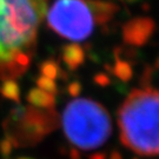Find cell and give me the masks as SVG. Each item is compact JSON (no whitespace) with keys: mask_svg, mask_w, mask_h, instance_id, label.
Returning a JSON list of instances; mask_svg holds the SVG:
<instances>
[{"mask_svg":"<svg viewBox=\"0 0 159 159\" xmlns=\"http://www.w3.org/2000/svg\"><path fill=\"white\" fill-rule=\"evenodd\" d=\"M46 13V0H0V79H16L27 70L16 61L34 45Z\"/></svg>","mask_w":159,"mask_h":159,"instance_id":"obj_1","label":"cell"},{"mask_svg":"<svg viewBox=\"0 0 159 159\" xmlns=\"http://www.w3.org/2000/svg\"><path fill=\"white\" fill-rule=\"evenodd\" d=\"M120 140L139 156H159V90H133L118 111Z\"/></svg>","mask_w":159,"mask_h":159,"instance_id":"obj_2","label":"cell"},{"mask_svg":"<svg viewBox=\"0 0 159 159\" xmlns=\"http://www.w3.org/2000/svg\"><path fill=\"white\" fill-rule=\"evenodd\" d=\"M61 123L70 143L84 151L102 146L112 133L111 117L106 108L89 98H77L68 102Z\"/></svg>","mask_w":159,"mask_h":159,"instance_id":"obj_3","label":"cell"},{"mask_svg":"<svg viewBox=\"0 0 159 159\" xmlns=\"http://www.w3.org/2000/svg\"><path fill=\"white\" fill-rule=\"evenodd\" d=\"M48 27L72 41L86 40L94 30V18L85 0H56L47 13Z\"/></svg>","mask_w":159,"mask_h":159,"instance_id":"obj_4","label":"cell"},{"mask_svg":"<svg viewBox=\"0 0 159 159\" xmlns=\"http://www.w3.org/2000/svg\"><path fill=\"white\" fill-rule=\"evenodd\" d=\"M11 123L13 125H7L6 136L11 138L14 146H27L39 143L57 129L58 114L53 110L19 106L12 110Z\"/></svg>","mask_w":159,"mask_h":159,"instance_id":"obj_5","label":"cell"},{"mask_svg":"<svg viewBox=\"0 0 159 159\" xmlns=\"http://www.w3.org/2000/svg\"><path fill=\"white\" fill-rule=\"evenodd\" d=\"M156 30L152 18L139 17L131 19L123 26V40L126 45L140 47L148 43Z\"/></svg>","mask_w":159,"mask_h":159,"instance_id":"obj_6","label":"cell"},{"mask_svg":"<svg viewBox=\"0 0 159 159\" xmlns=\"http://www.w3.org/2000/svg\"><path fill=\"white\" fill-rule=\"evenodd\" d=\"M87 4L93 13L94 21L99 25L108 23L119 10V7L116 4L102 0H87Z\"/></svg>","mask_w":159,"mask_h":159,"instance_id":"obj_7","label":"cell"},{"mask_svg":"<svg viewBox=\"0 0 159 159\" xmlns=\"http://www.w3.org/2000/svg\"><path fill=\"white\" fill-rule=\"evenodd\" d=\"M61 58L70 71H75L85 61V51L78 44H68L63 47Z\"/></svg>","mask_w":159,"mask_h":159,"instance_id":"obj_8","label":"cell"},{"mask_svg":"<svg viewBox=\"0 0 159 159\" xmlns=\"http://www.w3.org/2000/svg\"><path fill=\"white\" fill-rule=\"evenodd\" d=\"M26 99L32 107L53 110L56 105V98L51 93L43 91L40 89H31L26 96Z\"/></svg>","mask_w":159,"mask_h":159,"instance_id":"obj_9","label":"cell"},{"mask_svg":"<svg viewBox=\"0 0 159 159\" xmlns=\"http://www.w3.org/2000/svg\"><path fill=\"white\" fill-rule=\"evenodd\" d=\"M106 68L112 74H114L118 79L121 80L123 83L130 81L132 79V77H133L132 65L129 61L120 59L119 56H117V54H116V63H114L113 66L112 67L111 66H106Z\"/></svg>","mask_w":159,"mask_h":159,"instance_id":"obj_10","label":"cell"},{"mask_svg":"<svg viewBox=\"0 0 159 159\" xmlns=\"http://www.w3.org/2000/svg\"><path fill=\"white\" fill-rule=\"evenodd\" d=\"M0 93L6 99H10V100H13L16 102H20V89H19L18 83L14 79L4 80L1 86H0Z\"/></svg>","mask_w":159,"mask_h":159,"instance_id":"obj_11","label":"cell"},{"mask_svg":"<svg viewBox=\"0 0 159 159\" xmlns=\"http://www.w3.org/2000/svg\"><path fill=\"white\" fill-rule=\"evenodd\" d=\"M39 70H40V74L43 77L48 78V79L54 80L57 79V78H63L61 77V74H64L63 70L52 59H48V60H45L44 63H41Z\"/></svg>","mask_w":159,"mask_h":159,"instance_id":"obj_12","label":"cell"},{"mask_svg":"<svg viewBox=\"0 0 159 159\" xmlns=\"http://www.w3.org/2000/svg\"><path fill=\"white\" fill-rule=\"evenodd\" d=\"M35 84L38 86V89L47 92V93H51L53 96L58 93V86L54 80L48 79V78H46V77L40 75V77H38L37 80H35Z\"/></svg>","mask_w":159,"mask_h":159,"instance_id":"obj_13","label":"cell"},{"mask_svg":"<svg viewBox=\"0 0 159 159\" xmlns=\"http://www.w3.org/2000/svg\"><path fill=\"white\" fill-rule=\"evenodd\" d=\"M14 148V144L12 142V139L10 137L6 136L5 139H2V142L0 143V151H1V153L4 154L5 157H7L8 154L12 152V150Z\"/></svg>","mask_w":159,"mask_h":159,"instance_id":"obj_14","label":"cell"},{"mask_svg":"<svg viewBox=\"0 0 159 159\" xmlns=\"http://www.w3.org/2000/svg\"><path fill=\"white\" fill-rule=\"evenodd\" d=\"M93 80L97 85L100 86V87H106L111 84V79L106 73H97Z\"/></svg>","mask_w":159,"mask_h":159,"instance_id":"obj_15","label":"cell"},{"mask_svg":"<svg viewBox=\"0 0 159 159\" xmlns=\"http://www.w3.org/2000/svg\"><path fill=\"white\" fill-rule=\"evenodd\" d=\"M81 90H83V87H81V84L79 81H72L67 86V93L71 97H73V98H77L79 96Z\"/></svg>","mask_w":159,"mask_h":159,"instance_id":"obj_16","label":"cell"},{"mask_svg":"<svg viewBox=\"0 0 159 159\" xmlns=\"http://www.w3.org/2000/svg\"><path fill=\"white\" fill-rule=\"evenodd\" d=\"M89 159H107V157L104 152H96V153L91 154Z\"/></svg>","mask_w":159,"mask_h":159,"instance_id":"obj_17","label":"cell"},{"mask_svg":"<svg viewBox=\"0 0 159 159\" xmlns=\"http://www.w3.org/2000/svg\"><path fill=\"white\" fill-rule=\"evenodd\" d=\"M70 156H71V159H80V152L77 148H71Z\"/></svg>","mask_w":159,"mask_h":159,"instance_id":"obj_18","label":"cell"},{"mask_svg":"<svg viewBox=\"0 0 159 159\" xmlns=\"http://www.w3.org/2000/svg\"><path fill=\"white\" fill-rule=\"evenodd\" d=\"M108 159H123V156H121V153H120L119 151L114 150V151H112V152H111V154H110V158H108Z\"/></svg>","mask_w":159,"mask_h":159,"instance_id":"obj_19","label":"cell"},{"mask_svg":"<svg viewBox=\"0 0 159 159\" xmlns=\"http://www.w3.org/2000/svg\"><path fill=\"white\" fill-rule=\"evenodd\" d=\"M143 7H144V11H148V10H150V8H148V5H146V4L143 6Z\"/></svg>","mask_w":159,"mask_h":159,"instance_id":"obj_20","label":"cell"},{"mask_svg":"<svg viewBox=\"0 0 159 159\" xmlns=\"http://www.w3.org/2000/svg\"><path fill=\"white\" fill-rule=\"evenodd\" d=\"M156 66H157V67H159V59L157 60V63H156Z\"/></svg>","mask_w":159,"mask_h":159,"instance_id":"obj_21","label":"cell"},{"mask_svg":"<svg viewBox=\"0 0 159 159\" xmlns=\"http://www.w3.org/2000/svg\"><path fill=\"white\" fill-rule=\"evenodd\" d=\"M19 159H32V158H19Z\"/></svg>","mask_w":159,"mask_h":159,"instance_id":"obj_22","label":"cell"},{"mask_svg":"<svg viewBox=\"0 0 159 159\" xmlns=\"http://www.w3.org/2000/svg\"><path fill=\"white\" fill-rule=\"evenodd\" d=\"M134 159H137V158H134Z\"/></svg>","mask_w":159,"mask_h":159,"instance_id":"obj_23","label":"cell"}]
</instances>
